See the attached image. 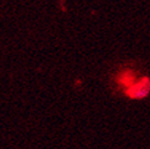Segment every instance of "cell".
<instances>
[{
    "label": "cell",
    "mask_w": 150,
    "mask_h": 149,
    "mask_svg": "<svg viewBox=\"0 0 150 149\" xmlns=\"http://www.w3.org/2000/svg\"><path fill=\"white\" fill-rule=\"evenodd\" d=\"M149 89H150V81L148 78H144L143 81L133 83L128 89H127V94H128L131 98L139 99L149 92Z\"/></svg>",
    "instance_id": "cell-1"
}]
</instances>
